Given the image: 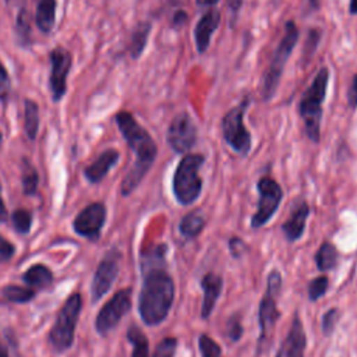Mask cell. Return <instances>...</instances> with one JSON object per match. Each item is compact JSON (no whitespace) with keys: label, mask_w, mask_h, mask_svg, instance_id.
<instances>
[{"label":"cell","mask_w":357,"mask_h":357,"mask_svg":"<svg viewBox=\"0 0 357 357\" xmlns=\"http://www.w3.org/2000/svg\"><path fill=\"white\" fill-rule=\"evenodd\" d=\"M81 307L82 298L78 293L71 294L61 307L49 333V342L56 351H64L71 346Z\"/></svg>","instance_id":"cell-8"},{"label":"cell","mask_w":357,"mask_h":357,"mask_svg":"<svg viewBox=\"0 0 357 357\" xmlns=\"http://www.w3.org/2000/svg\"><path fill=\"white\" fill-rule=\"evenodd\" d=\"M1 296L7 301L26 303L35 296V291L31 290V289H25V287H21V286L11 284V286H6V287L1 289Z\"/></svg>","instance_id":"cell-26"},{"label":"cell","mask_w":357,"mask_h":357,"mask_svg":"<svg viewBox=\"0 0 357 357\" xmlns=\"http://www.w3.org/2000/svg\"><path fill=\"white\" fill-rule=\"evenodd\" d=\"M7 1H13V0H7Z\"/></svg>","instance_id":"cell-48"},{"label":"cell","mask_w":357,"mask_h":357,"mask_svg":"<svg viewBox=\"0 0 357 357\" xmlns=\"http://www.w3.org/2000/svg\"><path fill=\"white\" fill-rule=\"evenodd\" d=\"M131 308V289H124L117 291L99 311L96 317V331L100 335L110 332L119 321Z\"/></svg>","instance_id":"cell-11"},{"label":"cell","mask_w":357,"mask_h":357,"mask_svg":"<svg viewBox=\"0 0 357 357\" xmlns=\"http://www.w3.org/2000/svg\"><path fill=\"white\" fill-rule=\"evenodd\" d=\"M229 250L234 258H238L243 255V252L247 250L245 243L238 237H231L229 240Z\"/></svg>","instance_id":"cell-37"},{"label":"cell","mask_w":357,"mask_h":357,"mask_svg":"<svg viewBox=\"0 0 357 357\" xmlns=\"http://www.w3.org/2000/svg\"><path fill=\"white\" fill-rule=\"evenodd\" d=\"M52 74H50V89L53 100H60L66 92V79L71 67V54L63 49L56 47L50 54Z\"/></svg>","instance_id":"cell-14"},{"label":"cell","mask_w":357,"mask_h":357,"mask_svg":"<svg viewBox=\"0 0 357 357\" xmlns=\"http://www.w3.org/2000/svg\"><path fill=\"white\" fill-rule=\"evenodd\" d=\"M329 81V68L321 67L315 74L311 85L305 89L298 103V114L304 123V130L314 144L321 139V120H322V105L326 98Z\"/></svg>","instance_id":"cell-3"},{"label":"cell","mask_w":357,"mask_h":357,"mask_svg":"<svg viewBox=\"0 0 357 357\" xmlns=\"http://www.w3.org/2000/svg\"><path fill=\"white\" fill-rule=\"evenodd\" d=\"M310 215V205L303 201L291 212L290 218L282 225V231L289 243L297 241L305 230V222Z\"/></svg>","instance_id":"cell-17"},{"label":"cell","mask_w":357,"mask_h":357,"mask_svg":"<svg viewBox=\"0 0 357 357\" xmlns=\"http://www.w3.org/2000/svg\"><path fill=\"white\" fill-rule=\"evenodd\" d=\"M22 279L26 284H29L32 287H45L52 283L53 275L46 266L33 265L24 273Z\"/></svg>","instance_id":"cell-23"},{"label":"cell","mask_w":357,"mask_h":357,"mask_svg":"<svg viewBox=\"0 0 357 357\" xmlns=\"http://www.w3.org/2000/svg\"><path fill=\"white\" fill-rule=\"evenodd\" d=\"M337 319H339L337 308H331V310H328L324 314L322 325L321 326H322V332H324L325 336H329L333 332V329H335V326L337 324Z\"/></svg>","instance_id":"cell-32"},{"label":"cell","mask_w":357,"mask_h":357,"mask_svg":"<svg viewBox=\"0 0 357 357\" xmlns=\"http://www.w3.org/2000/svg\"><path fill=\"white\" fill-rule=\"evenodd\" d=\"M328 286H329V280L326 276H318V278H314L310 283H308V287H307V291H308V298L311 301H317L318 298L324 297L326 290H328Z\"/></svg>","instance_id":"cell-28"},{"label":"cell","mask_w":357,"mask_h":357,"mask_svg":"<svg viewBox=\"0 0 357 357\" xmlns=\"http://www.w3.org/2000/svg\"><path fill=\"white\" fill-rule=\"evenodd\" d=\"M347 105L351 110L357 109V74L351 77V81L347 89Z\"/></svg>","instance_id":"cell-36"},{"label":"cell","mask_w":357,"mask_h":357,"mask_svg":"<svg viewBox=\"0 0 357 357\" xmlns=\"http://www.w3.org/2000/svg\"><path fill=\"white\" fill-rule=\"evenodd\" d=\"M119 264H120V254L117 251L109 252L102 259L91 284V293H92L93 301L100 300L109 291L110 286L113 284L119 273Z\"/></svg>","instance_id":"cell-13"},{"label":"cell","mask_w":357,"mask_h":357,"mask_svg":"<svg viewBox=\"0 0 357 357\" xmlns=\"http://www.w3.org/2000/svg\"><path fill=\"white\" fill-rule=\"evenodd\" d=\"M226 335H227V337L231 342H237L241 337V335H243V325H241V321H240L238 315H233V317L229 318Z\"/></svg>","instance_id":"cell-33"},{"label":"cell","mask_w":357,"mask_h":357,"mask_svg":"<svg viewBox=\"0 0 357 357\" xmlns=\"http://www.w3.org/2000/svg\"><path fill=\"white\" fill-rule=\"evenodd\" d=\"M0 192H1V185H0ZM7 209H6V205L3 202V198H1V194H0V223L6 222L7 220Z\"/></svg>","instance_id":"cell-41"},{"label":"cell","mask_w":357,"mask_h":357,"mask_svg":"<svg viewBox=\"0 0 357 357\" xmlns=\"http://www.w3.org/2000/svg\"><path fill=\"white\" fill-rule=\"evenodd\" d=\"M229 7H231L234 11H237L241 7V0H227Z\"/></svg>","instance_id":"cell-44"},{"label":"cell","mask_w":357,"mask_h":357,"mask_svg":"<svg viewBox=\"0 0 357 357\" xmlns=\"http://www.w3.org/2000/svg\"><path fill=\"white\" fill-rule=\"evenodd\" d=\"M205 227V218L199 211H191L185 213L180 223L178 231L185 238H195Z\"/></svg>","instance_id":"cell-19"},{"label":"cell","mask_w":357,"mask_h":357,"mask_svg":"<svg viewBox=\"0 0 357 357\" xmlns=\"http://www.w3.org/2000/svg\"><path fill=\"white\" fill-rule=\"evenodd\" d=\"M149 32H151V22L148 21H141L134 28L130 38V46H128V52L132 59H138L142 54L148 42Z\"/></svg>","instance_id":"cell-21"},{"label":"cell","mask_w":357,"mask_h":357,"mask_svg":"<svg viewBox=\"0 0 357 357\" xmlns=\"http://www.w3.org/2000/svg\"><path fill=\"white\" fill-rule=\"evenodd\" d=\"M38 181H39V177H38L36 170L25 160L24 167H22V190H24V194H26V195L35 194L36 188H38Z\"/></svg>","instance_id":"cell-27"},{"label":"cell","mask_w":357,"mask_h":357,"mask_svg":"<svg viewBox=\"0 0 357 357\" xmlns=\"http://www.w3.org/2000/svg\"><path fill=\"white\" fill-rule=\"evenodd\" d=\"M219 0H195L198 7H209L212 8L215 4H218Z\"/></svg>","instance_id":"cell-42"},{"label":"cell","mask_w":357,"mask_h":357,"mask_svg":"<svg viewBox=\"0 0 357 357\" xmlns=\"http://www.w3.org/2000/svg\"><path fill=\"white\" fill-rule=\"evenodd\" d=\"M349 14H350V15H357V0H350V4H349Z\"/></svg>","instance_id":"cell-43"},{"label":"cell","mask_w":357,"mask_h":357,"mask_svg":"<svg viewBox=\"0 0 357 357\" xmlns=\"http://www.w3.org/2000/svg\"><path fill=\"white\" fill-rule=\"evenodd\" d=\"M201 357H222L220 346L208 335H201L198 339Z\"/></svg>","instance_id":"cell-29"},{"label":"cell","mask_w":357,"mask_h":357,"mask_svg":"<svg viewBox=\"0 0 357 357\" xmlns=\"http://www.w3.org/2000/svg\"><path fill=\"white\" fill-rule=\"evenodd\" d=\"M0 141H1V132H0Z\"/></svg>","instance_id":"cell-47"},{"label":"cell","mask_w":357,"mask_h":357,"mask_svg":"<svg viewBox=\"0 0 357 357\" xmlns=\"http://www.w3.org/2000/svg\"><path fill=\"white\" fill-rule=\"evenodd\" d=\"M250 106V98L245 96L237 106L230 109L222 119V135L225 142L238 155L245 156L251 151V134L244 124V114Z\"/></svg>","instance_id":"cell-7"},{"label":"cell","mask_w":357,"mask_h":357,"mask_svg":"<svg viewBox=\"0 0 357 357\" xmlns=\"http://www.w3.org/2000/svg\"><path fill=\"white\" fill-rule=\"evenodd\" d=\"M319 38H321V31L319 29H310L308 39H307L305 47H304V54L308 53V56H310V54L314 53L317 45L319 43Z\"/></svg>","instance_id":"cell-35"},{"label":"cell","mask_w":357,"mask_h":357,"mask_svg":"<svg viewBox=\"0 0 357 357\" xmlns=\"http://www.w3.org/2000/svg\"><path fill=\"white\" fill-rule=\"evenodd\" d=\"M220 11L212 7L206 10L197 22L194 29V42L199 54H204L208 50L211 45V38L220 24Z\"/></svg>","instance_id":"cell-15"},{"label":"cell","mask_w":357,"mask_h":357,"mask_svg":"<svg viewBox=\"0 0 357 357\" xmlns=\"http://www.w3.org/2000/svg\"><path fill=\"white\" fill-rule=\"evenodd\" d=\"M282 287V275L278 269H272L266 279V290L259 303L258 310V324H259V336H258V351L269 339L278 319L280 318V311L278 308V297Z\"/></svg>","instance_id":"cell-6"},{"label":"cell","mask_w":357,"mask_h":357,"mask_svg":"<svg viewBox=\"0 0 357 357\" xmlns=\"http://www.w3.org/2000/svg\"><path fill=\"white\" fill-rule=\"evenodd\" d=\"M56 0H39L36 13H35V22L42 32H50L54 25L56 17Z\"/></svg>","instance_id":"cell-20"},{"label":"cell","mask_w":357,"mask_h":357,"mask_svg":"<svg viewBox=\"0 0 357 357\" xmlns=\"http://www.w3.org/2000/svg\"><path fill=\"white\" fill-rule=\"evenodd\" d=\"M187 20H188V14H187V11H185V10L178 8V10H176V11H174V14H173L172 24H173V26H174V28H180V26H183V25L187 22Z\"/></svg>","instance_id":"cell-40"},{"label":"cell","mask_w":357,"mask_h":357,"mask_svg":"<svg viewBox=\"0 0 357 357\" xmlns=\"http://www.w3.org/2000/svg\"><path fill=\"white\" fill-rule=\"evenodd\" d=\"M119 156L120 155L116 149L105 151L91 166L85 169V177L91 183H99L107 174V172L117 163Z\"/></svg>","instance_id":"cell-18"},{"label":"cell","mask_w":357,"mask_h":357,"mask_svg":"<svg viewBox=\"0 0 357 357\" xmlns=\"http://www.w3.org/2000/svg\"><path fill=\"white\" fill-rule=\"evenodd\" d=\"M317 268L322 272L331 271L337 265V250L332 243H322L315 254Z\"/></svg>","instance_id":"cell-22"},{"label":"cell","mask_w":357,"mask_h":357,"mask_svg":"<svg viewBox=\"0 0 357 357\" xmlns=\"http://www.w3.org/2000/svg\"><path fill=\"white\" fill-rule=\"evenodd\" d=\"M128 340L132 343V357H149L148 339L137 326H131L127 332Z\"/></svg>","instance_id":"cell-25"},{"label":"cell","mask_w":357,"mask_h":357,"mask_svg":"<svg viewBox=\"0 0 357 357\" xmlns=\"http://www.w3.org/2000/svg\"><path fill=\"white\" fill-rule=\"evenodd\" d=\"M176 347H177V339L165 337L162 342L158 343L153 357H173Z\"/></svg>","instance_id":"cell-31"},{"label":"cell","mask_w":357,"mask_h":357,"mask_svg":"<svg viewBox=\"0 0 357 357\" xmlns=\"http://www.w3.org/2000/svg\"><path fill=\"white\" fill-rule=\"evenodd\" d=\"M0 357H8V351L6 346L1 343V340H0Z\"/></svg>","instance_id":"cell-46"},{"label":"cell","mask_w":357,"mask_h":357,"mask_svg":"<svg viewBox=\"0 0 357 357\" xmlns=\"http://www.w3.org/2000/svg\"><path fill=\"white\" fill-rule=\"evenodd\" d=\"M166 245L159 244L142 255L144 282L138 298V311L146 325L166 319L174 300V282L165 266Z\"/></svg>","instance_id":"cell-1"},{"label":"cell","mask_w":357,"mask_h":357,"mask_svg":"<svg viewBox=\"0 0 357 357\" xmlns=\"http://www.w3.org/2000/svg\"><path fill=\"white\" fill-rule=\"evenodd\" d=\"M11 89V81L3 63L0 61V100H6Z\"/></svg>","instance_id":"cell-34"},{"label":"cell","mask_w":357,"mask_h":357,"mask_svg":"<svg viewBox=\"0 0 357 357\" xmlns=\"http://www.w3.org/2000/svg\"><path fill=\"white\" fill-rule=\"evenodd\" d=\"M201 289L204 293L202 297V308H201V317L204 319L209 318L216 300L219 298L222 289H223V280L219 275L213 272H208L201 279Z\"/></svg>","instance_id":"cell-16"},{"label":"cell","mask_w":357,"mask_h":357,"mask_svg":"<svg viewBox=\"0 0 357 357\" xmlns=\"http://www.w3.org/2000/svg\"><path fill=\"white\" fill-rule=\"evenodd\" d=\"M205 162L202 153L188 152L180 159L172 180V190L176 201L188 206L194 204L202 191V177L199 176V169Z\"/></svg>","instance_id":"cell-4"},{"label":"cell","mask_w":357,"mask_h":357,"mask_svg":"<svg viewBox=\"0 0 357 357\" xmlns=\"http://www.w3.org/2000/svg\"><path fill=\"white\" fill-rule=\"evenodd\" d=\"M297 40H298V28L294 21L289 20L284 24V33H283L279 45L276 46L272 60L262 77L261 99L264 102H268L275 96L278 86L280 84L282 75H283L284 66H286L289 57L291 56Z\"/></svg>","instance_id":"cell-5"},{"label":"cell","mask_w":357,"mask_h":357,"mask_svg":"<svg viewBox=\"0 0 357 357\" xmlns=\"http://www.w3.org/2000/svg\"><path fill=\"white\" fill-rule=\"evenodd\" d=\"M11 220H13V226L14 229L21 233L25 234L29 231L31 229V223H32V216L28 211L25 209H17L13 215H11Z\"/></svg>","instance_id":"cell-30"},{"label":"cell","mask_w":357,"mask_h":357,"mask_svg":"<svg viewBox=\"0 0 357 357\" xmlns=\"http://www.w3.org/2000/svg\"><path fill=\"white\" fill-rule=\"evenodd\" d=\"M276 357H291L290 354H289V351L284 349V346L282 344L280 346V349L278 350V353H276Z\"/></svg>","instance_id":"cell-45"},{"label":"cell","mask_w":357,"mask_h":357,"mask_svg":"<svg viewBox=\"0 0 357 357\" xmlns=\"http://www.w3.org/2000/svg\"><path fill=\"white\" fill-rule=\"evenodd\" d=\"M106 219V208L100 202L85 206L74 219V230L86 238L96 240Z\"/></svg>","instance_id":"cell-12"},{"label":"cell","mask_w":357,"mask_h":357,"mask_svg":"<svg viewBox=\"0 0 357 357\" xmlns=\"http://www.w3.org/2000/svg\"><path fill=\"white\" fill-rule=\"evenodd\" d=\"M257 191H258V204L257 212L251 218V227L259 229L265 226L271 218L276 213L282 198L283 190L280 184L272 178L271 176H262L257 181Z\"/></svg>","instance_id":"cell-9"},{"label":"cell","mask_w":357,"mask_h":357,"mask_svg":"<svg viewBox=\"0 0 357 357\" xmlns=\"http://www.w3.org/2000/svg\"><path fill=\"white\" fill-rule=\"evenodd\" d=\"M17 29H18V32L21 33V38H22L24 40H26V39H28V32H29V25H28V21H26V13H25V10H21V11H20Z\"/></svg>","instance_id":"cell-39"},{"label":"cell","mask_w":357,"mask_h":357,"mask_svg":"<svg viewBox=\"0 0 357 357\" xmlns=\"http://www.w3.org/2000/svg\"><path fill=\"white\" fill-rule=\"evenodd\" d=\"M116 123L127 141V145L135 153V162L121 181V194L130 195L146 176L152 167L156 156L158 146L151 134L134 119L130 112H120L116 114Z\"/></svg>","instance_id":"cell-2"},{"label":"cell","mask_w":357,"mask_h":357,"mask_svg":"<svg viewBox=\"0 0 357 357\" xmlns=\"http://www.w3.org/2000/svg\"><path fill=\"white\" fill-rule=\"evenodd\" d=\"M14 254V245L0 236V261H7Z\"/></svg>","instance_id":"cell-38"},{"label":"cell","mask_w":357,"mask_h":357,"mask_svg":"<svg viewBox=\"0 0 357 357\" xmlns=\"http://www.w3.org/2000/svg\"><path fill=\"white\" fill-rule=\"evenodd\" d=\"M24 127L29 139H35L38 134L39 126V107L33 100H25V112H24Z\"/></svg>","instance_id":"cell-24"},{"label":"cell","mask_w":357,"mask_h":357,"mask_svg":"<svg viewBox=\"0 0 357 357\" xmlns=\"http://www.w3.org/2000/svg\"><path fill=\"white\" fill-rule=\"evenodd\" d=\"M198 128L187 112L173 117L166 132V141L176 153H188L197 144Z\"/></svg>","instance_id":"cell-10"}]
</instances>
